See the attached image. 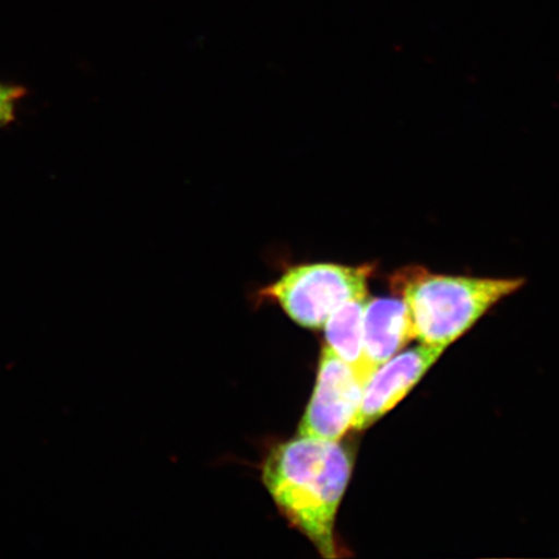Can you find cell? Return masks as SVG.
Masks as SVG:
<instances>
[{"mask_svg":"<svg viewBox=\"0 0 559 559\" xmlns=\"http://www.w3.org/2000/svg\"><path fill=\"white\" fill-rule=\"evenodd\" d=\"M368 297L355 298L341 305L325 321L324 333L326 346L340 359L352 366L360 380H369L365 358V335H362V318Z\"/></svg>","mask_w":559,"mask_h":559,"instance_id":"obj_7","label":"cell"},{"mask_svg":"<svg viewBox=\"0 0 559 559\" xmlns=\"http://www.w3.org/2000/svg\"><path fill=\"white\" fill-rule=\"evenodd\" d=\"M365 358L368 377L394 358L414 341L407 306L400 297L367 299L365 318Z\"/></svg>","mask_w":559,"mask_h":559,"instance_id":"obj_6","label":"cell"},{"mask_svg":"<svg viewBox=\"0 0 559 559\" xmlns=\"http://www.w3.org/2000/svg\"><path fill=\"white\" fill-rule=\"evenodd\" d=\"M26 94L23 86L0 82V130L15 122L19 104Z\"/></svg>","mask_w":559,"mask_h":559,"instance_id":"obj_8","label":"cell"},{"mask_svg":"<svg viewBox=\"0 0 559 559\" xmlns=\"http://www.w3.org/2000/svg\"><path fill=\"white\" fill-rule=\"evenodd\" d=\"M389 283L407 306L414 340L447 349L524 280L440 275L414 264L394 272Z\"/></svg>","mask_w":559,"mask_h":559,"instance_id":"obj_2","label":"cell"},{"mask_svg":"<svg viewBox=\"0 0 559 559\" xmlns=\"http://www.w3.org/2000/svg\"><path fill=\"white\" fill-rule=\"evenodd\" d=\"M352 453L340 442L297 437L265 457L262 480L278 512L320 556L337 558L335 516L352 479Z\"/></svg>","mask_w":559,"mask_h":559,"instance_id":"obj_1","label":"cell"},{"mask_svg":"<svg viewBox=\"0 0 559 559\" xmlns=\"http://www.w3.org/2000/svg\"><path fill=\"white\" fill-rule=\"evenodd\" d=\"M443 348L419 344L384 362L362 389L354 429L365 430L394 409L436 365Z\"/></svg>","mask_w":559,"mask_h":559,"instance_id":"obj_5","label":"cell"},{"mask_svg":"<svg viewBox=\"0 0 559 559\" xmlns=\"http://www.w3.org/2000/svg\"><path fill=\"white\" fill-rule=\"evenodd\" d=\"M365 382L326 345L321 352L317 384L299 423L298 436L341 442L354 429Z\"/></svg>","mask_w":559,"mask_h":559,"instance_id":"obj_4","label":"cell"},{"mask_svg":"<svg viewBox=\"0 0 559 559\" xmlns=\"http://www.w3.org/2000/svg\"><path fill=\"white\" fill-rule=\"evenodd\" d=\"M374 264L347 265L330 262L289 265L274 283L257 293L307 330H320L341 305L368 297Z\"/></svg>","mask_w":559,"mask_h":559,"instance_id":"obj_3","label":"cell"}]
</instances>
